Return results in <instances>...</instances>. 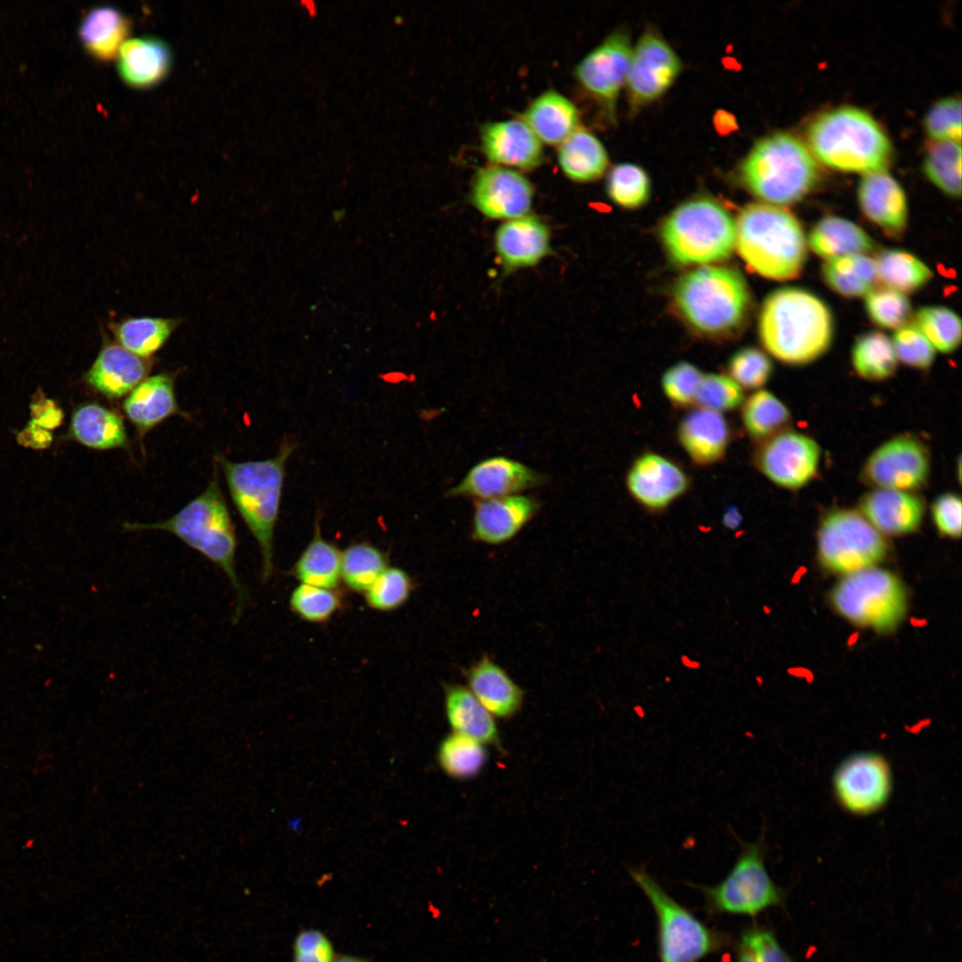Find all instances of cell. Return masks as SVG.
<instances>
[{
    "label": "cell",
    "mask_w": 962,
    "mask_h": 962,
    "mask_svg": "<svg viewBox=\"0 0 962 962\" xmlns=\"http://www.w3.org/2000/svg\"><path fill=\"white\" fill-rule=\"evenodd\" d=\"M102 335V346L85 379L102 395L118 399L147 378L155 361L138 356Z\"/></svg>",
    "instance_id": "21"
},
{
    "label": "cell",
    "mask_w": 962,
    "mask_h": 962,
    "mask_svg": "<svg viewBox=\"0 0 962 962\" xmlns=\"http://www.w3.org/2000/svg\"><path fill=\"white\" fill-rule=\"evenodd\" d=\"M736 245L747 266L777 281L796 277L807 257L804 232L787 209L767 203L746 206L736 221Z\"/></svg>",
    "instance_id": "5"
},
{
    "label": "cell",
    "mask_w": 962,
    "mask_h": 962,
    "mask_svg": "<svg viewBox=\"0 0 962 962\" xmlns=\"http://www.w3.org/2000/svg\"><path fill=\"white\" fill-rule=\"evenodd\" d=\"M464 674L467 688L494 718L510 720L521 710L525 691L487 655L471 664Z\"/></svg>",
    "instance_id": "28"
},
{
    "label": "cell",
    "mask_w": 962,
    "mask_h": 962,
    "mask_svg": "<svg viewBox=\"0 0 962 962\" xmlns=\"http://www.w3.org/2000/svg\"><path fill=\"white\" fill-rule=\"evenodd\" d=\"M829 599L842 617L878 632L898 627L908 610V595L901 580L876 567L844 575L832 589Z\"/></svg>",
    "instance_id": "11"
},
{
    "label": "cell",
    "mask_w": 962,
    "mask_h": 962,
    "mask_svg": "<svg viewBox=\"0 0 962 962\" xmlns=\"http://www.w3.org/2000/svg\"><path fill=\"white\" fill-rule=\"evenodd\" d=\"M444 711L452 733L460 734L505 754L494 717L471 691L460 684H445Z\"/></svg>",
    "instance_id": "31"
},
{
    "label": "cell",
    "mask_w": 962,
    "mask_h": 962,
    "mask_svg": "<svg viewBox=\"0 0 962 962\" xmlns=\"http://www.w3.org/2000/svg\"><path fill=\"white\" fill-rule=\"evenodd\" d=\"M704 373L695 365L681 362L663 374L661 386L665 397L674 405L695 404L697 392Z\"/></svg>",
    "instance_id": "54"
},
{
    "label": "cell",
    "mask_w": 962,
    "mask_h": 962,
    "mask_svg": "<svg viewBox=\"0 0 962 962\" xmlns=\"http://www.w3.org/2000/svg\"><path fill=\"white\" fill-rule=\"evenodd\" d=\"M924 126L933 141H954L961 139V102L959 98H942L928 110Z\"/></svg>",
    "instance_id": "55"
},
{
    "label": "cell",
    "mask_w": 962,
    "mask_h": 962,
    "mask_svg": "<svg viewBox=\"0 0 962 962\" xmlns=\"http://www.w3.org/2000/svg\"><path fill=\"white\" fill-rule=\"evenodd\" d=\"M523 121L540 141L560 144L578 128L579 114L571 101L549 90L529 105L523 114Z\"/></svg>",
    "instance_id": "34"
},
{
    "label": "cell",
    "mask_w": 962,
    "mask_h": 962,
    "mask_svg": "<svg viewBox=\"0 0 962 962\" xmlns=\"http://www.w3.org/2000/svg\"><path fill=\"white\" fill-rule=\"evenodd\" d=\"M744 400L743 388L730 376L708 373L702 377L695 404L722 413L738 408Z\"/></svg>",
    "instance_id": "52"
},
{
    "label": "cell",
    "mask_w": 962,
    "mask_h": 962,
    "mask_svg": "<svg viewBox=\"0 0 962 962\" xmlns=\"http://www.w3.org/2000/svg\"><path fill=\"white\" fill-rule=\"evenodd\" d=\"M117 58L120 77L135 88H150L160 83L168 74L172 61L168 45L155 37L126 39Z\"/></svg>",
    "instance_id": "30"
},
{
    "label": "cell",
    "mask_w": 962,
    "mask_h": 962,
    "mask_svg": "<svg viewBox=\"0 0 962 962\" xmlns=\"http://www.w3.org/2000/svg\"><path fill=\"white\" fill-rule=\"evenodd\" d=\"M821 449L811 436L786 428L759 443L754 454L756 469L771 483L798 490L818 475Z\"/></svg>",
    "instance_id": "15"
},
{
    "label": "cell",
    "mask_w": 962,
    "mask_h": 962,
    "mask_svg": "<svg viewBox=\"0 0 962 962\" xmlns=\"http://www.w3.org/2000/svg\"><path fill=\"white\" fill-rule=\"evenodd\" d=\"M333 962H368V961H366L363 958H358V957H355V956H351V955L340 954V955H337L335 957Z\"/></svg>",
    "instance_id": "61"
},
{
    "label": "cell",
    "mask_w": 962,
    "mask_h": 962,
    "mask_svg": "<svg viewBox=\"0 0 962 962\" xmlns=\"http://www.w3.org/2000/svg\"><path fill=\"white\" fill-rule=\"evenodd\" d=\"M436 758L449 778L465 781L483 771L488 761V750L477 740L452 732L441 740Z\"/></svg>",
    "instance_id": "40"
},
{
    "label": "cell",
    "mask_w": 962,
    "mask_h": 962,
    "mask_svg": "<svg viewBox=\"0 0 962 962\" xmlns=\"http://www.w3.org/2000/svg\"><path fill=\"white\" fill-rule=\"evenodd\" d=\"M412 590L413 583L407 572L397 567H388L364 592V597L371 608L387 612L403 606Z\"/></svg>",
    "instance_id": "50"
},
{
    "label": "cell",
    "mask_w": 962,
    "mask_h": 962,
    "mask_svg": "<svg viewBox=\"0 0 962 962\" xmlns=\"http://www.w3.org/2000/svg\"><path fill=\"white\" fill-rule=\"evenodd\" d=\"M743 183L756 197L772 204H792L819 183V166L798 136L778 132L760 139L740 166Z\"/></svg>",
    "instance_id": "6"
},
{
    "label": "cell",
    "mask_w": 962,
    "mask_h": 962,
    "mask_svg": "<svg viewBox=\"0 0 962 962\" xmlns=\"http://www.w3.org/2000/svg\"><path fill=\"white\" fill-rule=\"evenodd\" d=\"M123 528L126 532L159 530L170 533L215 564L225 574L235 592L233 619H239L248 599L247 591L237 574L235 526L216 474L200 495L171 518L153 523L126 522Z\"/></svg>",
    "instance_id": "2"
},
{
    "label": "cell",
    "mask_w": 962,
    "mask_h": 962,
    "mask_svg": "<svg viewBox=\"0 0 962 962\" xmlns=\"http://www.w3.org/2000/svg\"><path fill=\"white\" fill-rule=\"evenodd\" d=\"M917 328L942 353L953 352L961 341V322L958 315L944 306H925L916 314Z\"/></svg>",
    "instance_id": "47"
},
{
    "label": "cell",
    "mask_w": 962,
    "mask_h": 962,
    "mask_svg": "<svg viewBox=\"0 0 962 962\" xmlns=\"http://www.w3.org/2000/svg\"><path fill=\"white\" fill-rule=\"evenodd\" d=\"M876 262L877 278L887 288L899 292H912L925 286L933 273L913 254L901 249L883 250Z\"/></svg>",
    "instance_id": "43"
},
{
    "label": "cell",
    "mask_w": 962,
    "mask_h": 962,
    "mask_svg": "<svg viewBox=\"0 0 962 962\" xmlns=\"http://www.w3.org/2000/svg\"><path fill=\"white\" fill-rule=\"evenodd\" d=\"M178 372H160L144 379L125 398L122 408L141 439L171 416L188 418L176 401L175 381Z\"/></svg>",
    "instance_id": "24"
},
{
    "label": "cell",
    "mask_w": 962,
    "mask_h": 962,
    "mask_svg": "<svg viewBox=\"0 0 962 962\" xmlns=\"http://www.w3.org/2000/svg\"><path fill=\"white\" fill-rule=\"evenodd\" d=\"M534 190L520 173L500 166L480 169L473 181L471 201L485 216L514 219L531 209Z\"/></svg>",
    "instance_id": "19"
},
{
    "label": "cell",
    "mask_w": 962,
    "mask_h": 962,
    "mask_svg": "<svg viewBox=\"0 0 962 962\" xmlns=\"http://www.w3.org/2000/svg\"><path fill=\"white\" fill-rule=\"evenodd\" d=\"M130 31V20L118 9L104 5L90 9L78 27V37L94 58L109 61L117 57Z\"/></svg>",
    "instance_id": "33"
},
{
    "label": "cell",
    "mask_w": 962,
    "mask_h": 962,
    "mask_svg": "<svg viewBox=\"0 0 962 962\" xmlns=\"http://www.w3.org/2000/svg\"><path fill=\"white\" fill-rule=\"evenodd\" d=\"M297 444L286 438L277 454L267 460L235 462L217 453L232 501L257 541L262 557V578L273 571V537L288 459Z\"/></svg>",
    "instance_id": "3"
},
{
    "label": "cell",
    "mask_w": 962,
    "mask_h": 962,
    "mask_svg": "<svg viewBox=\"0 0 962 962\" xmlns=\"http://www.w3.org/2000/svg\"><path fill=\"white\" fill-rule=\"evenodd\" d=\"M70 435L77 442L94 450L127 448L129 444L122 416L96 403L84 404L76 409Z\"/></svg>",
    "instance_id": "32"
},
{
    "label": "cell",
    "mask_w": 962,
    "mask_h": 962,
    "mask_svg": "<svg viewBox=\"0 0 962 962\" xmlns=\"http://www.w3.org/2000/svg\"><path fill=\"white\" fill-rule=\"evenodd\" d=\"M891 765L882 754L860 751L836 768L832 786L839 805L847 812L867 816L880 811L893 791Z\"/></svg>",
    "instance_id": "13"
},
{
    "label": "cell",
    "mask_w": 962,
    "mask_h": 962,
    "mask_svg": "<svg viewBox=\"0 0 962 962\" xmlns=\"http://www.w3.org/2000/svg\"><path fill=\"white\" fill-rule=\"evenodd\" d=\"M822 275L833 290L849 298L867 294L877 279L875 260L863 254L827 260Z\"/></svg>",
    "instance_id": "41"
},
{
    "label": "cell",
    "mask_w": 962,
    "mask_h": 962,
    "mask_svg": "<svg viewBox=\"0 0 962 962\" xmlns=\"http://www.w3.org/2000/svg\"><path fill=\"white\" fill-rule=\"evenodd\" d=\"M607 192L621 207L638 208L648 200L650 181L640 167L631 163L618 164L607 175Z\"/></svg>",
    "instance_id": "48"
},
{
    "label": "cell",
    "mask_w": 962,
    "mask_h": 962,
    "mask_svg": "<svg viewBox=\"0 0 962 962\" xmlns=\"http://www.w3.org/2000/svg\"><path fill=\"white\" fill-rule=\"evenodd\" d=\"M741 420L747 435L760 443L787 428L791 412L772 392L758 389L744 400Z\"/></svg>",
    "instance_id": "39"
},
{
    "label": "cell",
    "mask_w": 962,
    "mask_h": 962,
    "mask_svg": "<svg viewBox=\"0 0 962 962\" xmlns=\"http://www.w3.org/2000/svg\"><path fill=\"white\" fill-rule=\"evenodd\" d=\"M674 301L684 319L697 330L722 334L738 327L746 314L749 294L737 271L703 266L682 276Z\"/></svg>",
    "instance_id": "8"
},
{
    "label": "cell",
    "mask_w": 962,
    "mask_h": 962,
    "mask_svg": "<svg viewBox=\"0 0 962 962\" xmlns=\"http://www.w3.org/2000/svg\"><path fill=\"white\" fill-rule=\"evenodd\" d=\"M728 371L730 377L742 388L758 390L769 381L773 367L762 350L745 347L730 357Z\"/></svg>",
    "instance_id": "53"
},
{
    "label": "cell",
    "mask_w": 962,
    "mask_h": 962,
    "mask_svg": "<svg viewBox=\"0 0 962 962\" xmlns=\"http://www.w3.org/2000/svg\"><path fill=\"white\" fill-rule=\"evenodd\" d=\"M736 962H797L780 944L770 926L754 923L734 940Z\"/></svg>",
    "instance_id": "46"
},
{
    "label": "cell",
    "mask_w": 962,
    "mask_h": 962,
    "mask_svg": "<svg viewBox=\"0 0 962 962\" xmlns=\"http://www.w3.org/2000/svg\"><path fill=\"white\" fill-rule=\"evenodd\" d=\"M293 575L300 583L337 589L341 581V551L325 540L318 524L314 535L292 567Z\"/></svg>",
    "instance_id": "38"
},
{
    "label": "cell",
    "mask_w": 962,
    "mask_h": 962,
    "mask_svg": "<svg viewBox=\"0 0 962 962\" xmlns=\"http://www.w3.org/2000/svg\"><path fill=\"white\" fill-rule=\"evenodd\" d=\"M687 473L671 459L645 452L630 466L625 485L632 497L651 512L667 509L689 487Z\"/></svg>",
    "instance_id": "18"
},
{
    "label": "cell",
    "mask_w": 962,
    "mask_h": 962,
    "mask_svg": "<svg viewBox=\"0 0 962 962\" xmlns=\"http://www.w3.org/2000/svg\"><path fill=\"white\" fill-rule=\"evenodd\" d=\"M558 159L568 178L583 183L599 178L608 165L605 147L584 128H577L560 143Z\"/></svg>",
    "instance_id": "37"
},
{
    "label": "cell",
    "mask_w": 962,
    "mask_h": 962,
    "mask_svg": "<svg viewBox=\"0 0 962 962\" xmlns=\"http://www.w3.org/2000/svg\"><path fill=\"white\" fill-rule=\"evenodd\" d=\"M817 550L827 570L844 576L876 567L886 558L889 544L858 510L836 508L819 522Z\"/></svg>",
    "instance_id": "12"
},
{
    "label": "cell",
    "mask_w": 962,
    "mask_h": 962,
    "mask_svg": "<svg viewBox=\"0 0 962 962\" xmlns=\"http://www.w3.org/2000/svg\"><path fill=\"white\" fill-rule=\"evenodd\" d=\"M342 606L341 594L336 589L298 584L291 592L289 607L299 618L314 624L330 620Z\"/></svg>",
    "instance_id": "49"
},
{
    "label": "cell",
    "mask_w": 962,
    "mask_h": 962,
    "mask_svg": "<svg viewBox=\"0 0 962 962\" xmlns=\"http://www.w3.org/2000/svg\"><path fill=\"white\" fill-rule=\"evenodd\" d=\"M388 567L387 554L366 542L353 543L341 551V581L355 592L364 593Z\"/></svg>",
    "instance_id": "44"
},
{
    "label": "cell",
    "mask_w": 962,
    "mask_h": 962,
    "mask_svg": "<svg viewBox=\"0 0 962 962\" xmlns=\"http://www.w3.org/2000/svg\"><path fill=\"white\" fill-rule=\"evenodd\" d=\"M762 345L775 358L803 365L824 355L833 338V318L827 305L799 288H783L765 299L760 316Z\"/></svg>",
    "instance_id": "1"
},
{
    "label": "cell",
    "mask_w": 962,
    "mask_h": 962,
    "mask_svg": "<svg viewBox=\"0 0 962 962\" xmlns=\"http://www.w3.org/2000/svg\"><path fill=\"white\" fill-rule=\"evenodd\" d=\"M539 508L535 499L518 494L477 501L472 539L490 545L507 542L534 517Z\"/></svg>",
    "instance_id": "22"
},
{
    "label": "cell",
    "mask_w": 962,
    "mask_h": 962,
    "mask_svg": "<svg viewBox=\"0 0 962 962\" xmlns=\"http://www.w3.org/2000/svg\"><path fill=\"white\" fill-rule=\"evenodd\" d=\"M632 51L629 36L617 31L591 51L575 68L580 84L613 121L618 94L626 83Z\"/></svg>",
    "instance_id": "17"
},
{
    "label": "cell",
    "mask_w": 962,
    "mask_h": 962,
    "mask_svg": "<svg viewBox=\"0 0 962 962\" xmlns=\"http://www.w3.org/2000/svg\"><path fill=\"white\" fill-rule=\"evenodd\" d=\"M494 246L507 269L528 267L550 253V234L542 220L526 215L503 223L495 232Z\"/></svg>",
    "instance_id": "29"
},
{
    "label": "cell",
    "mask_w": 962,
    "mask_h": 962,
    "mask_svg": "<svg viewBox=\"0 0 962 962\" xmlns=\"http://www.w3.org/2000/svg\"><path fill=\"white\" fill-rule=\"evenodd\" d=\"M855 372L870 381H883L896 371L898 359L892 340L878 331L868 332L855 342L852 351Z\"/></svg>",
    "instance_id": "42"
},
{
    "label": "cell",
    "mask_w": 962,
    "mask_h": 962,
    "mask_svg": "<svg viewBox=\"0 0 962 962\" xmlns=\"http://www.w3.org/2000/svg\"><path fill=\"white\" fill-rule=\"evenodd\" d=\"M182 322L178 318L126 316L112 320L108 326L118 344L138 356L151 359Z\"/></svg>",
    "instance_id": "35"
},
{
    "label": "cell",
    "mask_w": 962,
    "mask_h": 962,
    "mask_svg": "<svg viewBox=\"0 0 962 962\" xmlns=\"http://www.w3.org/2000/svg\"><path fill=\"white\" fill-rule=\"evenodd\" d=\"M677 437L694 463L707 466L725 456L731 432L722 412L697 407L681 419Z\"/></svg>",
    "instance_id": "27"
},
{
    "label": "cell",
    "mask_w": 962,
    "mask_h": 962,
    "mask_svg": "<svg viewBox=\"0 0 962 962\" xmlns=\"http://www.w3.org/2000/svg\"><path fill=\"white\" fill-rule=\"evenodd\" d=\"M805 143L815 159L844 172L869 174L885 170L893 147L881 125L866 110L840 106L812 118Z\"/></svg>",
    "instance_id": "4"
},
{
    "label": "cell",
    "mask_w": 962,
    "mask_h": 962,
    "mask_svg": "<svg viewBox=\"0 0 962 962\" xmlns=\"http://www.w3.org/2000/svg\"><path fill=\"white\" fill-rule=\"evenodd\" d=\"M865 306L870 319L885 329H900L911 315L908 298L890 288L872 289L866 294Z\"/></svg>",
    "instance_id": "51"
},
{
    "label": "cell",
    "mask_w": 962,
    "mask_h": 962,
    "mask_svg": "<svg viewBox=\"0 0 962 962\" xmlns=\"http://www.w3.org/2000/svg\"><path fill=\"white\" fill-rule=\"evenodd\" d=\"M864 215L891 236L901 235L907 224L908 202L901 185L885 170L864 175L858 186Z\"/></svg>",
    "instance_id": "26"
},
{
    "label": "cell",
    "mask_w": 962,
    "mask_h": 962,
    "mask_svg": "<svg viewBox=\"0 0 962 962\" xmlns=\"http://www.w3.org/2000/svg\"><path fill=\"white\" fill-rule=\"evenodd\" d=\"M962 503L960 496L953 492L939 494L931 505V516L938 532L950 538L961 535Z\"/></svg>",
    "instance_id": "57"
},
{
    "label": "cell",
    "mask_w": 962,
    "mask_h": 962,
    "mask_svg": "<svg viewBox=\"0 0 962 962\" xmlns=\"http://www.w3.org/2000/svg\"><path fill=\"white\" fill-rule=\"evenodd\" d=\"M809 245L817 255L827 260L865 255L875 248L874 241L864 230L835 216H826L815 224L809 235Z\"/></svg>",
    "instance_id": "36"
},
{
    "label": "cell",
    "mask_w": 962,
    "mask_h": 962,
    "mask_svg": "<svg viewBox=\"0 0 962 962\" xmlns=\"http://www.w3.org/2000/svg\"><path fill=\"white\" fill-rule=\"evenodd\" d=\"M482 148L493 163L532 169L543 159L541 141L523 120L489 123L481 135Z\"/></svg>",
    "instance_id": "25"
},
{
    "label": "cell",
    "mask_w": 962,
    "mask_h": 962,
    "mask_svg": "<svg viewBox=\"0 0 962 962\" xmlns=\"http://www.w3.org/2000/svg\"><path fill=\"white\" fill-rule=\"evenodd\" d=\"M736 221L718 202L698 198L676 208L661 228L664 245L681 265L727 258L736 245Z\"/></svg>",
    "instance_id": "10"
},
{
    "label": "cell",
    "mask_w": 962,
    "mask_h": 962,
    "mask_svg": "<svg viewBox=\"0 0 962 962\" xmlns=\"http://www.w3.org/2000/svg\"><path fill=\"white\" fill-rule=\"evenodd\" d=\"M627 871L655 912L659 962H699L731 946L730 933L706 925L643 866L628 867Z\"/></svg>",
    "instance_id": "7"
},
{
    "label": "cell",
    "mask_w": 962,
    "mask_h": 962,
    "mask_svg": "<svg viewBox=\"0 0 962 962\" xmlns=\"http://www.w3.org/2000/svg\"><path fill=\"white\" fill-rule=\"evenodd\" d=\"M764 832L746 843L739 838V852L726 876L714 885L688 883L698 890L710 916L732 915L754 917L771 908L786 909L787 891L770 877L765 865Z\"/></svg>",
    "instance_id": "9"
},
{
    "label": "cell",
    "mask_w": 962,
    "mask_h": 962,
    "mask_svg": "<svg viewBox=\"0 0 962 962\" xmlns=\"http://www.w3.org/2000/svg\"><path fill=\"white\" fill-rule=\"evenodd\" d=\"M923 170L941 191L952 197L961 193L960 142L933 141L926 150Z\"/></svg>",
    "instance_id": "45"
},
{
    "label": "cell",
    "mask_w": 962,
    "mask_h": 962,
    "mask_svg": "<svg viewBox=\"0 0 962 962\" xmlns=\"http://www.w3.org/2000/svg\"><path fill=\"white\" fill-rule=\"evenodd\" d=\"M722 525L730 530H737L742 523L740 512L734 507L728 508L722 518Z\"/></svg>",
    "instance_id": "60"
},
{
    "label": "cell",
    "mask_w": 962,
    "mask_h": 962,
    "mask_svg": "<svg viewBox=\"0 0 962 962\" xmlns=\"http://www.w3.org/2000/svg\"><path fill=\"white\" fill-rule=\"evenodd\" d=\"M931 454L914 435H898L881 444L868 457L860 471L862 482L872 489L917 493L928 483Z\"/></svg>",
    "instance_id": "14"
},
{
    "label": "cell",
    "mask_w": 962,
    "mask_h": 962,
    "mask_svg": "<svg viewBox=\"0 0 962 962\" xmlns=\"http://www.w3.org/2000/svg\"><path fill=\"white\" fill-rule=\"evenodd\" d=\"M543 479L541 474L522 462L504 456H494L474 465L446 495L481 500L499 498L540 485Z\"/></svg>",
    "instance_id": "20"
},
{
    "label": "cell",
    "mask_w": 962,
    "mask_h": 962,
    "mask_svg": "<svg viewBox=\"0 0 962 962\" xmlns=\"http://www.w3.org/2000/svg\"><path fill=\"white\" fill-rule=\"evenodd\" d=\"M681 70V61L668 43L648 30L632 51L626 86L632 109L637 110L659 98Z\"/></svg>",
    "instance_id": "16"
},
{
    "label": "cell",
    "mask_w": 962,
    "mask_h": 962,
    "mask_svg": "<svg viewBox=\"0 0 962 962\" xmlns=\"http://www.w3.org/2000/svg\"><path fill=\"white\" fill-rule=\"evenodd\" d=\"M61 419V411L50 403L44 410L40 407L35 411L34 425L44 429L53 428L60 425Z\"/></svg>",
    "instance_id": "59"
},
{
    "label": "cell",
    "mask_w": 962,
    "mask_h": 962,
    "mask_svg": "<svg viewBox=\"0 0 962 962\" xmlns=\"http://www.w3.org/2000/svg\"><path fill=\"white\" fill-rule=\"evenodd\" d=\"M897 359L919 370L931 367L935 349L917 326H902L896 330L892 341Z\"/></svg>",
    "instance_id": "56"
},
{
    "label": "cell",
    "mask_w": 962,
    "mask_h": 962,
    "mask_svg": "<svg viewBox=\"0 0 962 962\" xmlns=\"http://www.w3.org/2000/svg\"><path fill=\"white\" fill-rule=\"evenodd\" d=\"M336 955L332 943L321 931H301L293 943V962H333Z\"/></svg>",
    "instance_id": "58"
},
{
    "label": "cell",
    "mask_w": 962,
    "mask_h": 962,
    "mask_svg": "<svg viewBox=\"0 0 962 962\" xmlns=\"http://www.w3.org/2000/svg\"><path fill=\"white\" fill-rule=\"evenodd\" d=\"M858 511L885 536L916 532L925 511L924 499L914 492L875 488L861 497Z\"/></svg>",
    "instance_id": "23"
}]
</instances>
